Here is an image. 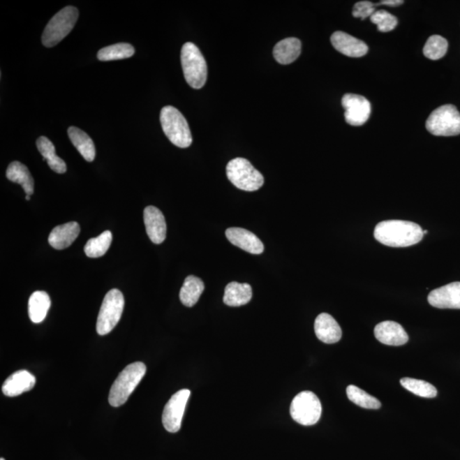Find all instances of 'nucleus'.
Instances as JSON below:
<instances>
[{
	"mask_svg": "<svg viewBox=\"0 0 460 460\" xmlns=\"http://www.w3.org/2000/svg\"><path fill=\"white\" fill-rule=\"evenodd\" d=\"M0 460H6V459H3V458H1V459H0Z\"/></svg>",
	"mask_w": 460,
	"mask_h": 460,
	"instance_id": "obj_37",
	"label": "nucleus"
},
{
	"mask_svg": "<svg viewBox=\"0 0 460 460\" xmlns=\"http://www.w3.org/2000/svg\"><path fill=\"white\" fill-rule=\"evenodd\" d=\"M71 141L84 160L92 162L95 160L96 149L94 141L88 134L75 126H71L68 130Z\"/></svg>",
	"mask_w": 460,
	"mask_h": 460,
	"instance_id": "obj_22",
	"label": "nucleus"
},
{
	"mask_svg": "<svg viewBox=\"0 0 460 460\" xmlns=\"http://www.w3.org/2000/svg\"><path fill=\"white\" fill-rule=\"evenodd\" d=\"M228 179L239 189L256 191L265 184L264 176L246 158H235L228 163Z\"/></svg>",
	"mask_w": 460,
	"mask_h": 460,
	"instance_id": "obj_5",
	"label": "nucleus"
},
{
	"mask_svg": "<svg viewBox=\"0 0 460 460\" xmlns=\"http://www.w3.org/2000/svg\"><path fill=\"white\" fill-rule=\"evenodd\" d=\"M205 289L203 281L195 276H189L185 279L180 290L181 304L187 307H193L198 302Z\"/></svg>",
	"mask_w": 460,
	"mask_h": 460,
	"instance_id": "obj_25",
	"label": "nucleus"
},
{
	"mask_svg": "<svg viewBox=\"0 0 460 460\" xmlns=\"http://www.w3.org/2000/svg\"><path fill=\"white\" fill-rule=\"evenodd\" d=\"M252 287L247 283L230 282L224 291L223 302L228 306L239 307L248 304L252 299Z\"/></svg>",
	"mask_w": 460,
	"mask_h": 460,
	"instance_id": "obj_20",
	"label": "nucleus"
},
{
	"mask_svg": "<svg viewBox=\"0 0 460 460\" xmlns=\"http://www.w3.org/2000/svg\"><path fill=\"white\" fill-rule=\"evenodd\" d=\"M375 337L382 343L390 346H401L408 342V335L399 323L383 322L374 328Z\"/></svg>",
	"mask_w": 460,
	"mask_h": 460,
	"instance_id": "obj_14",
	"label": "nucleus"
},
{
	"mask_svg": "<svg viewBox=\"0 0 460 460\" xmlns=\"http://www.w3.org/2000/svg\"><path fill=\"white\" fill-rule=\"evenodd\" d=\"M316 337L325 343H335L342 338V330L336 320L327 313L316 317L315 322Z\"/></svg>",
	"mask_w": 460,
	"mask_h": 460,
	"instance_id": "obj_18",
	"label": "nucleus"
},
{
	"mask_svg": "<svg viewBox=\"0 0 460 460\" xmlns=\"http://www.w3.org/2000/svg\"><path fill=\"white\" fill-rule=\"evenodd\" d=\"M51 299L43 291L34 292L29 301V315L34 323H40L45 319L51 308Z\"/></svg>",
	"mask_w": 460,
	"mask_h": 460,
	"instance_id": "obj_24",
	"label": "nucleus"
},
{
	"mask_svg": "<svg viewBox=\"0 0 460 460\" xmlns=\"http://www.w3.org/2000/svg\"><path fill=\"white\" fill-rule=\"evenodd\" d=\"M346 393L348 398L359 407L366 409H378L381 408V403L377 398L370 396L369 394L357 387V386H348Z\"/></svg>",
	"mask_w": 460,
	"mask_h": 460,
	"instance_id": "obj_29",
	"label": "nucleus"
},
{
	"mask_svg": "<svg viewBox=\"0 0 460 460\" xmlns=\"http://www.w3.org/2000/svg\"><path fill=\"white\" fill-rule=\"evenodd\" d=\"M400 383L406 389L416 396L424 398H434L438 396V389L426 381L404 378H401Z\"/></svg>",
	"mask_w": 460,
	"mask_h": 460,
	"instance_id": "obj_30",
	"label": "nucleus"
},
{
	"mask_svg": "<svg viewBox=\"0 0 460 460\" xmlns=\"http://www.w3.org/2000/svg\"><path fill=\"white\" fill-rule=\"evenodd\" d=\"M375 6H376L370 1H361L355 3L353 13L354 17L365 20L367 17H372L376 11Z\"/></svg>",
	"mask_w": 460,
	"mask_h": 460,
	"instance_id": "obj_33",
	"label": "nucleus"
},
{
	"mask_svg": "<svg viewBox=\"0 0 460 460\" xmlns=\"http://www.w3.org/2000/svg\"><path fill=\"white\" fill-rule=\"evenodd\" d=\"M36 144L38 151L44 157V160L47 161L50 168L52 171L59 174L67 172L65 161L57 156L55 146L51 140L46 137H40L38 138Z\"/></svg>",
	"mask_w": 460,
	"mask_h": 460,
	"instance_id": "obj_26",
	"label": "nucleus"
},
{
	"mask_svg": "<svg viewBox=\"0 0 460 460\" xmlns=\"http://www.w3.org/2000/svg\"><path fill=\"white\" fill-rule=\"evenodd\" d=\"M426 129L435 136L451 137L460 134V114L451 104L433 111L426 121Z\"/></svg>",
	"mask_w": 460,
	"mask_h": 460,
	"instance_id": "obj_7",
	"label": "nucleus"
},
{
	"mask_svg": "<svg viewBox=\"0 0 460 460\" xmlns=\"http://www.w3.org/2000/svg\"><path fill=\"white\" fill-rule=\"evenodd\" d=\"M36 384V378L26 370L17 371L11 374L3 383L2 392L6 396H17L28 392Z\"/></svg>",
	"mask_w": 460,
	"mask_h": 460,
	"instance_id": "obj_17",
	"label": "nucleus"
},
{
	"mask_svg": "<svg viewBox=\"0 0 460 460\" xmlns=\"http://www.w3.org/2000/svg\"><path fill=\"white\" fill-rule=\"evenodd\" d=\"M301 42L296 38H288L274 46L273 54L274 59L281 64L293 63L300 56Z\"/></svg>",
	"mask_w": 460,
	"mask_h": 460,
	"instance_id": "obj_21",
	"label": "nucleus"
},
{
	"mask_svg": "<svg viewBox=\"0 0 460 460\" xmlns=\"http://www.w3.org/2000/svg\"><path fill=\"white\" fill-rule=\"evenodd\" d=\"M448 48L447 40L442 36H433L428 38L424 47V55L431 60H439L446 55Z\"/></svg>",
	"mask_w": 460,
	"mask_h": 460,
	"instance_id": "obj_31",
	"label": "nucleus"
},
{
	"mask_svg": "<svg viewBox=\"0 0 460 460\" xmlns=\"http://www.w3.org/2000/svg\"><path fill=\"white\" fill-rule=\"evenodd\" d=\"M31 199V196L29 195H26V200H29Z\"/></svg>",
	"mask_w": 460,
	"mask_h": 460,
	"instance_id": "obj_35",
	"label": "nucleus"
},
{
	"mask_svg": "<svg viewBox=\"0 0 460 460\" xmlns=\"http://www.w3.org/2000/svg\"><path fill=\"white\" fill-rule=\"evenodd\" d=\"M6 177L13 183L21 185L27 195L34 194V181L28 168L19 161H14L8 166Z\"/></svg>",
	"mask_w": 460,
	"mask_h": 460,
	"instance_id": "obj_23",
	"label": "nucleus"
},
{
	"mask_svg": "<svg viewBox=\"0 0 460 460\" xmlns=\"http://www.w3.org/2000/svg\"><path fill=\"white\" fill-rule=\"evenodd\" d=\"M146 371L144 363L138 362L131 363L119 374L108 396V401L112 407H121L126 403L131 393L144 377Z\"/></svg>",
	"mask_w": 460,
	"mask_h": 460,
	"instance_id": "obj_2",
	"label": "nucleus"
},
{
	"mask_svg": "<svg viewBox=\"0 0 460 460\" xmlns=\"http://www.w3.org/2000/svg\"><path fill=\"white\" fill-rule=\"evenodd\" d=\"M331 42L338 52L347 57H362L369 52V46L364 42L341 31L332 34Z\"/></svg>",
	"mask_w": 460,
	"mask_h": 460,
	"instance_id": "obj_16",
	"label": "nucleus"
},
{
	"mask_svg": "<svg viewBox=\"0 0 460 460\" xmlns=\"http://www.w3.org/2000/svg\"><path fill=\"white\" fill-rule=\"evenodd\" d=\"M322 403L311 392H303L292 400L290 413L293 420L305 426L316 424L322 415Z\"/></svg>",
	"mask_w": 460,
	"mask_h": 460,
	"instance_id": "obj_9",
	"label": "nucleus"
},
{
	"mask_svg": "<svg viewBox=\"0 0 460 460\" xmlns=\"http://www.w3.org/2000/svg\"><path fill=\"white\" fill-rule=\"evenodd\" d=\"M112 241H113V235L111 232L104 231L99 237L89 239L86 246H84V253L89 258L103 257L110 248Z\"/></svg>",
	"mask_w": 460,
	"mask_h": 460,
	"instance_id": "obj_27",
	"label": "nucleus"
},
{
	"mask_svg": "<svg viewBox=\"0 0 460 460\" xmlns=\"http://www.w3.org/2000/svg\"><path fill=\"white\" fill-rule=\"evenodd\" d=\"M371 22L378 27L380 32L387 33L396 29L398 20L395 15L385 10H376L370 17Z\"/></svg>",
	"mask_w": 460,
	"mask_h": 460,
	"instance_id": "obj_32",
	"label": "nucleus"
},
{
	"mask_svg": "<svg viewBox=\"0 0 460 460\" xmlns=\"http://www.w3.org/2000/svg\"><path fill=\"white\" fill-rule=\"evenodd\" d=\"M146 232L154 244H161L166 237V223L163 214L158 208L150 206L144 212Z\"/></svg>",
	"mask_w": 460,
	"mask_h": 460,
	"instance_id": "obj_15",
	"label": "nucleus"
},
{
	"mask_svg": "<svg viewBox=\"0 0 460 460\" xmlns=\"http://www.w3.org/2000/svg\"><path fill=\"white\" fill-rule=\"evenodd\" d=\"M225 235L232 244L247 253L255 255L264 253L265 246L261 239L249 230L242 228H230L226 230Z\"/></svg>",
	"mask_w": 460,
	"mask_h": 460,
	"instance_id": "obj_13",
	"label": "nucleus"
},
{
	"mask_svg": "<svg viewBox=\"0 0 460 460\" xmlns=\"http://www.w3.org/2000/svg\"><path fill=\"white\" fill-rule=\"evenodd\" d=\"M79 18V10L73 6H67L57 13L45 27L42 43L51 48L60 43L71 32Z\"/></svg>",
	"mask_w": 460,
	"mask_h": 460,
	"instance_id": "obj_6",
	"label": "nucleus"
},
{
	"mask_svg": "<svg viewBox=\"0 0 460 460\" xmlns=\"http://www.w3.org/2000/svg\"><path fill=\"white\" fill-rule=\"evenodd\" d=\"M134 54L135 49L133 45L128 43H118L100 50L98 58L103 61L122 60L133 57Z\"/></svg>",
	"mask_w": 460,
	"mask_h": 460,
	"instance_id": "obj_28",
	"label": "nucleus"
},
{
	"mask_svg": "<svg viewBox=\"0 0 460 460\" xmlns=\"http://www.w3.org/2000/svg\"><path fill=\"white\" fill-rule=\"evenodd\" d=\"M423 232H424V235H425V234H427V233H428V231H427V230H424Z\"/></svg>",
	"mask_w": 460,
	"mask_h": 460,
	"instance_id": "obj_36",
	"label": "nucleus"
},
{
	"mask_svg": "<svg viewBox=\"0 0 460 460\" xmlns=\"http://www.w3.org/2000/svg\"><path fill=\"white\" fill-rule=\"evenodd\" d=\"M80 232L79 223L76 222H69L57 226L49 235V244L57 250L67 248L79 237Z\"/></svg>",
	"mask_w": 460,
	"mask_h": 460,
	"instance_id": "obj_19",
	"label": "nucleus"
},
{
	"mask_svg": "<svg viewBox=\"0 0 460 460\" xmlns=\"http://www.w3.org/2000/svg\"><path fill=\"white\" fill-rule=\"evenodd\" d=\"M428 302L438 309H460V282L433 290L428 296Z\"/></svg>",
	"mask_w": 460,
	"mask_h": 460,
	"instance_id": "obj_12",
	"label": "nucleus"
},
{
	"mask_svg": "<svg viewBox=\"0 0 460 460\" xmlns=\"http://www.w3.org/2000/svg\"><path fill=\"white\" fill-rule=\"evenodd\" d=\"M181 63L184 78L192 88L200 89L207 80V64L202 52L191 42L185 43L181 51Z\"/></svg>",
	"mask_w": 460,
	"mask_h": 460,
	"instance_id": "obj_4",
	"label": "nucleus"
},
{
	"mask_svg": "<svg viewBox=\"0 0 460 460\" xmlns=\"http://www.w3.org/2000/svg\"><path fill=\"white\" fill-rule=\"evenodd\" d=\"M125 306V299L118 289H112L104 297L96 322V332L106 335L114 329L121 318Z\"/></svg>",
	"mask_w": 460,
	"mask_h": 460,
	"instance_id": "obj_8",
	"label": "nucleus"
},
{
	"mask_svg": "<svg viewBox=\"0 0 460 460\" xmlns=\"http://www.w3.org/2000/svg\"><path fill=\"white\" fill-rule=\"evenodd\" d=\"M423 231L415 223L388 220L378 224L374 230V237L383 245L407 247L417 244L424 237Z\"/></svg>",
	"mask_w": 460,
	"mask_h": 460,
	"instance_id": "obj_1",
	"label": "nucleus"
},
{
	"mask_svg": "<svg viewBox=\"0 0 460 460\" xmlns=\"http://www.w3.org/2000/svg\"><path fill=\"white\" fill-rule=\"evenodd\" d=\"M161 123L165 136L179 148L186 149L192 144V135L183 114L172 106H165L161 112Z\"/></svg>",
	"mask_w": 460,
	"mask_h": 460,
	"instance_id": "obj_3",
	"label": "nucleus"
},
{
	"mask_svg": "<svg viewBox=\"0 0 460 460\" xmlns=\"http://www.w3.org/2000/svg\"><path fill=\"white\" fill-rule=\"evenodd\" d=\"M342 105L346 110V121L349 125L359 126L369 121L371 104L364 96L346 94L343 96Z\"/></svg>",
	"mask_w": 460,
	"mask_h": 460,
	"instance_id": "obj_11",
	"label": "nucleus"
},
{
	"mask_svg": "<svg viewBox=\"0 0 460 460\" xmlns=\"http://www.w3.org/2000/svg\"><path fill=\"white\" fill-rule=\"evenodd\" d=\"M403 0H383L378 5H385L392 7L399 6L403 5Z\"/></svg>",
	"mask_w": 460,
	"mask_h": 460,
	"instance_id": "obj_34",
	"label": "nucleus"
},
{
	"mask_svg": "<svg viewBox=\"0 0 460 460\" xmlns=\"http://www.w3.org/2000/svg\"><path fill=\"white\" fill-rule=\"evenodd\" d=\"M189 396H191V390L181 389L174 394L166 403L162 415V423L166 431L176 433L180 430Z\"/></svg>",
	"mask_w": 460,
	"mask_h": 460,
	"instance_id": "obj_10",
	"label": "nucleus"
}]
</instances>
